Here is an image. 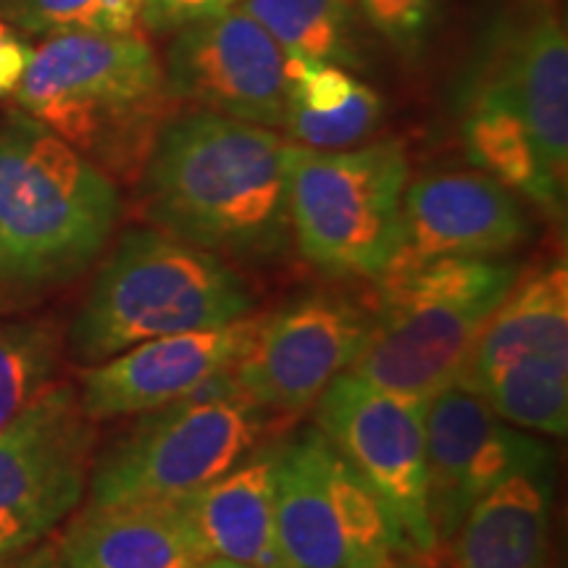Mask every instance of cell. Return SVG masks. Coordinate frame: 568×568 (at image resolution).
I'll return each mask as SVG.
<instances>
[{
    "label": "cell",
    "instance_id": "1",
    "mask_svg": "<svg viewBox=\"0 0 568 568\" xmlns=\"http://www.w3.org/2000/svg\"><path fill=\"white\" fill-rule=\"evenodd\" d=\"M293 155L295 142L268 126L211 111L166 119L138 176L142 216L232 266L282 264Z\"/></svg>",
    "mask_w": 568,
    "mask_h": 568
},
{
    "label": "cell",
    "instance_id": "2",
    "mask_svg": "<svg viewBox=\"0 0 568 568\" xmlns=\"http://www.w3.org/2000/svg\"><path fill=\"white\" fill-rule=\"evenodd\" d=\"M119 216L122 195L103 169L24 111L0 122V305L80 280Z\"/></svg>",
    "mask_w": 568,
    "mask_h": 568
},
{
    "label": "cell",
    "instance_id": "3",
    "mask_svg": "<svg viewBox=\"0 0 568 568\" xmlns=\"http://www.w3.org/2000/svg\"><path fill=\"white\" fill-rule=\"evenodd\" d=\"M17 101L27 116L122 180H138L161 126L174 116L163 67L138 32L45 38Z\"/></svg>",
    "mask_w": 568,
    "mask_h": 568
},
{
    "label": "cell",
    "instance_id": "4",
    "mask_svg": "<svg viewBox=\"0 0 568 568\" xmlns=\"http://www.w3.org/2000/svg\"><path fill=\"white\" fill-rule=\"evenodd\" d=\"M255 293L232 264L153 226L122 232L98 268L67 347L95 366L145 339L213 329L253 316Z\"/></svg>",
    "mask_w": 568,
    "mask_h": 568
},
{
    "label": "cell",
    "instance_id": "5",
    "mask_svg": "<svg viewBox=\"0 0 568 568\" xmlns=\"http://www.w3.org/2000/svg\"><path fill=\"white\" fill-rule=\"evenodd\" d=\"M518 274L514 261L456 258L376 282L372 335L351 372L387 393L429 400L456 385Z\"/></svg>",
    "mask_w": 568,
    "mask_h": 568
},
{
    "label": "cell",
    "instance_id": "6",
    "mask_svg": "<svg viewBox=\"0 0 568 568\" xmlns=\"http://www.w3.org/2000/svg\"><path fill=\"white\" fill-rule=\"evenodd\" d=\"M408 174L406 145L395 138L345 151L295 142L290 224L305 264L332 280L379 282L400 243Z\"/></svg>",
    "mask_w": 568,
    "mask_h": 568
},
{
    "label": "cell",
    "instance_id": "7",
    "mask_svg": "<svg viewBox=\"0 0 568 568\" xmlns=\"http://www.w3.org/2000/svg\"><path fill=\"white\" fill-rule=\"evenodd\" d=\"M282 568H393L414 545L393 510L318 426L276 443Z\"/></svg>",
    "mask_w": 568,
    "mask_h": 568
},
{
    "label": "cell",
    "instance_id": "8",
    "mask_svg": "<svg viewBox=\"0 0 568 568\" xmlns=\"http://www.w3.org/2000/svg\"><path fill=\"white\" fill-rule=\"evenodd\" d=\"M280 418L245 395L222 400L184 395L142 414L92 460L90 503L119 506L195 493L253 453Z\"/></svg>",
    "mask_w": 568,
    "mask_h": 568
},
{
    "label": "cell",
    "instance_id": "9",
    "mask_svg": "<svg viewBox=\"0 0 568 568\" xmlns=\"http://www.w3.org/2000/svg\"><path fill=\"white\" fill-rule=\"evenodd\" d=\"M497 418L545 437L568 432V272L566 261L518 274L460 368Z\"/></svg>",
    "mask_w": 568,
    "mask_h": 568
},
{
    "label": "cell",
    "instance_id": "10",
    "mask_svg": "<svg viewBox=\"0 0 568 568\" xmlns=\"http://www.w3.org/2000/svg\"><path fill=\"white\" fill-rule=\"evenodd\" d=\"M95 422L77 387H48L0 429V566L74 514L90 485Z\"/></svg>",
    "mask_w": 568,
    "mask_h": 568
},
{
    "label": "cell",
    "instance_id": "11",
    "mask_svg": "<svg viewBox=\"0 0 568 568\" xmlns=\"http://www.w3.org/2000/svg\"><path fill=\"white\" fill-rule=\"evenodd\" d=\"M374 326V305L316 290L261 318L255 339L232 368L240 393L280 416L308 410L329 382L351 372Z\"/></svg>",
    "mask_w": 568,
    "mask_h": 568
},
{
    "label": "cell",
    "instance_id": "12",
    "mask_svg": "<svg viewBox=\"0 0 568 568\" xmlns=\"http://www.w3.org/2000/svg\"><path fill=\"white\" fill-rule=\"evenodd\" d=\"M314 426L335 443L393 510L416 552H435L426 514V400L343 372L314 403Z\"/></svg>",
    "mask_w": 568,
    "mask_h": 568
},
{
    "label": "cell",
    "instance_id": "13",
    "mask_svg": "<svg viewBox=\"0 0 568 568\" xmlns=\"http://www.w3.org/2000/svg\"><path fill=\"white\" fill-rule=\"evenodd\" d=\"M163 82L174 103L282 130L290 103L284 51L243 6L174 32Z\"/></svg>",
    "mask_w": 568,
    "mask_h": 568
},
{
    "label": "cell",
    "instance_id": "14",
    "mask_svg": "<svg viewBox=\"0 0 568 568\" xmlns=\"http://www.w3.org/2000/svg\"><path fill=\"white\" fill-rule=\"evenodd\" d=\"M489 95L524 119L552 180L568 172V38L550 6L497 17L481 34L456 98Z\"/></svg>",
    "mask_w": 568,
    "mask_h": 568
},
{
    "label": "cell",
    "instance_id": "15",
    "mask_svg": "<svg viewBox=\"0 0 568 568\" xmlns=\"http://www.w3.org/2000/svg\"><path fill=\"white\" fill-rule=\"evenodd\" d=\"M535 232L516 193L479 169H447L406 184L400 243L379 282L437 261L503 258Z\"/></svg>",
    "mask_w": 568,
    "mask_h": 568
},
{
    "label": "cell",
    "instance_id": "16",
    "mask_svg": "<svg viewBox=\"0 0 568 568\" xmlns=\"http://www.w3.org/2000/svg\"><path fill=\"white\" fill-rule=\"evenodd\" d=\"M426 514L437 545L450 542L479 497L500 485L539 445L514 429L460 385H447L426 400Z\"/></svg>",
    "mask_w": 568,
    "mask_h": 568
},
{
    "label": "cell",
    "instance_id": "17",
    "mask_svg": "<svg viewBox=\"0 0 568 568\" xmlns=\"http://www.w3.org/2000/svg\"><path fill=\"white\" fill-rule=\"evenodd\" d=\"M261 318H240L213 329L182 332L126 347L109 361L84 366L80 406L90 422L142 416L190 395L213 376L232 372L251 351Z\"/></svg>",
    "mask_w": 568,
    "mask_h": 568
},
{
    "label": "cell",
    "instance_id": "18",
    "mask_svg": "<svg viewBox=\"0 0 568 568\" xmlns=\"http://www.w3.org/2000/svg\"><path fill=\"white\" fill-rule=\"evenodd\" d=\"M556 479V450L539 439L460 521L450 568H548Z\"/></svg>",
    "mask_w": 568,
    "mask_h": 568
},
{
    "label": "cell",
    "instance_id": "19",
    "mask_svg": "<svg viewBox=\"0 0 568 568\" xmlns=\"http://www.w3.org/2000/svg\"><path fill=\"white\" fill-rule=\"evenodd\" d=\"M53 556L59 568H197L211 558L180 497L88 503L63 529Z\"/></svg>",
    "mask_w": 568,
    "mask_h": 568
},
{
    "label": "cell",
    "instance_id": "20",
    "mask_svg": "<svg viewBox=\"0 0 568 568\" xmlns=\"http://www.w3.org/2000/svg\"><path fill=\"white\" fill-rule=\"evenodd\" d=\"M274 468L276 443H261L222 477L180 497L211 558L245 568H282Z\"/></svg>",
    "mask_w": 568,
    "mask_h": 568
},
{
    "label": "cell",
    "instance_id": "21",
    "mask_svg": "<svg viewBox=\"0 0 568 568\" xmlns=\"http://www.w3.org/2000/svg\"><path fill=\"white\" fill-rule=\"evenodd\" d=\"M460 109V138L468 161L524 195L552 219H564L566 187L552 180L527 124L508 103L489 95L456 98Z\"/></svg>",
    "mask_w": 568,
    "mask_h": 568
},
{
    "label": "cell",
    "instance_id": "22",
    "mask_svg": "<svg viewBox=\"0 0 568 568\" xmlns=\"http://www.w3.org/2000/svg\"><path fill=\"white\" fill-rule=\"evenodd\" d=\"M243 9L284 53H301L347 71L366 69L353 0H245Z\"/></svg>",
    "mask_w": 568,
    "mask_h": 568
},
{
    "label": "cell",
    "instance_id": "23",
    "mask_svg": "<svg viewBox=\"0 0 568 568\" xmlns=\"http://www.w3.org/2000/svg\"><path fill=\"white\" fill-rule=\"evenodd\" d=\"M61 351L63 339L53 322H0V429L53 385Z\"/></svg>",
    "mask_w": 568,
    "mask_h": 568
},
{
    "label": "cell",
    "instance_id": "24",
    "mask_svg": "<svg viewBox=\"0 0 568 568\" xmlns=\"http://www.w3.org/2000/svg\"><path fill=\"white\" fill-rule=\"evenodd\" d=\"M142 0H0V19L19 34L138 32Z\"/></svg>",
    "mask_w": 568,
    "mask_h": 568
},
{
    "label": "cell",
    "instance_id": "25",
    "mask_svg": "<svg viewBox=\"0 0 568 568\" xmlns=\"http://www.w3.org/2000/svg\"><path fill=\"white\" fill-rule=\"evenodd\" d=\"M385 116V98L372 84L355 82L351 98L332 111H308L287 103L282 130L311 151H345L374 134Z\"/></svg>",
    "mask_w": 568,
    "mask_h": 568
},
{
    "label": "cell",
    "instance_id": "26",
    "mask_svg": "<svg viewBox=\"0 0 568 568\" xmlns=\"http://www.w3.org/2000/svg\"><path fill=\"white\" fill-rule=\"evenodd\" d=\"M355 6L361 19L406 63L424 59L443 21V0H355Z\"/></svg>",
    "mask_w": 568,
    "mask_h": 568
},
{
    "label": "cell",
    "instance_id": "27",
    "mask_svg": "<svg viewBox=\"0 0 568 568\" xmlns=\"http://www.w3.org/2000/svg\"><path fill=\"white\" fill-rule=\"evenodd\" d=\"M237 3L240 0H142L140 27L153 34L176 32L201 19L224 13Z\"/></svg>",
    "mask_w": 568,
    "mask_h": 568
},
{
    "label": "cell",
    "instance_id": "28",
    "mask_svg": "<svg viewBox=\"0 0 568 568\" xmlns=\"http://www.w3.org/2000/svg\"><path fill=\"white\" fill-rule=\"evenodd\" d=\"M34 48L13 27L0 19V98L17 92L21 77L30 67Z\"/></svg>",
    "mask_w": 568,
    "mask_h": 568
},
{
    "label": "cell",
    "instance_id": "29",
    "mask_svg": "<svg viewBox=\"0 0 568 568\" xmlns=\"http://www.w3.org/2000/svg\"><path fill=\"white\" fill-rule=\"evenodd\" d=\"M17 568H59V564H55L53 548H45V550L34 552V556H30L27 560H21Z\"/></svg>",
    "mask_w": 568,
    "mask_h": 568
},
{
    "label": "cell",
    "instance_id": "30",
    "mask_svg": "<svg viewBox=\"0 0 568 568\" xmlns=\"http://www.w3.org/2000/svg\"><path fill=\"white\" fill-rule=\"evenodd\" d=\"M197 568H245V566L232 564V560H224V558H209L205 564H201Z\"/></svg>",
    "mask_w": 568,
    "mask_h": 568
},
{
    "label": "cell",
    "instance_id": "31",
    "mask_svg": "<svg viewBox=\"0 0 568 568\" xmlns=\"http://www.w3.org/2000/svg\"><path fill=\"white\" fill-rule=\"evenodd\" d=\"M393 568H397V566H393Z\"/></svg>",
    "mask_w": 568,
    "mask_h": 568
}]
</instances>
